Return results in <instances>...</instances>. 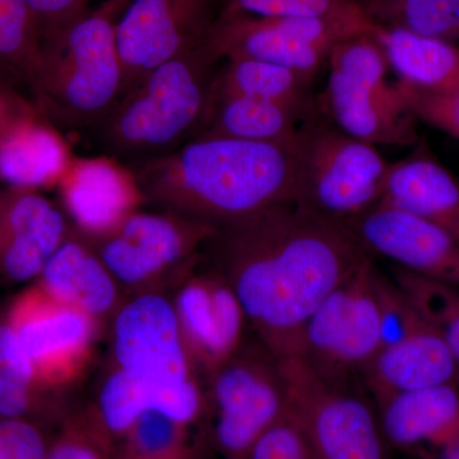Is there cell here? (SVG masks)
<instances>
[{
  "label": "cell",
  "instance_id": "1",
  "mask_svg": "<svg viewBox=\"0 0 459 459\" xmlns=\"http://www.w3.org/2000/svg\"><path fill=\"white\" fill-rule=\"evenodd\" d=\"M259 342L294 358L301 332L337 286L374 256L349 228L281 204L228 223L204 244Z\"/></svg>",
  "mask_w": 459,
  "mask_h": 459
},
{
  "label": "cell",
  "instance_id": "2",
  "mask_svg": "<svg viewBox=\"0 0 459 459\" xmlns=\"http://www.w3.org/2000/svg\"><path fill=\"white\" fill-rule=\"evenodd\" d=\"M291 147L195 138L133 172L146 201L219 229L292 204Z\"/></svg>",
  "mask_w": 459,
  "mask_h": 459
},
{
  "label": "cell",
  "instance_id": "3",
  "mask_svg": "<svg viewBox=\"0 0 459 459\" xmlns=\"http://www.w3.org/2000/svg\"><path fill=\"white\" fill-rule=\"evenodd\" d=\"M222 62L207 40L148 72L98 126L102 146L142 162L192 141Z\"/></svg>",
  "mask_w": 459,
  "mask_h": 459
},
{
  "label": "cell",
  "instance_id": "4",
  "mask_svg": "<svg viewBox=\"0 0 459 459\" xmlns=\"http://www.w3.org/2000/svg\"><path fill=\"white\" fill-rule=\"evenodd\" d=\"M113 0L81 14L39 48L30 77L51 117L68 128L98 126L126 92Z\"/></svg>",
  "mask_w": 459,
  "mask_h": 459
},
{
  "label": "cell",
  "instance_id": "5",
  "mask_svg": "<svg viewBox=\"0 0 459 459\" xmlns=\"http://www.w3.org/2000/svg\"><path fill=\"white\" fill-rule=\"evenodd\" d=\"M292 152V204L349 225L379 204L389 164L374 144L353 137L320 110L299 124Z\"/></svg>",
  "mask_w": 459,
  "mask_h": 459
},
{
  "label": "cell",
  "instance_id": "6",
  "mask_svg": "<svg viewBox=\"0 0 459 459\" xmlns=\"http://www.w3.org/2000/svg\"><path fill=\"white\" fill-rule=\"evenodd\" d=\"M327 65V89L316 104L341 129L370 144L418 143L416 117L386 81L388 62L371 33L338 42Z\"/></svg>",
  "mask_w": 459,
  "mask_h": 459
},
{
  "label": "cell",
  "instance_id": "7",
  "mask_svg": "<svg viewBox=\"0 0 459 459\" xmlns=\"http://www.w3.org/2000/svg\"><path fill=\"white\" fill-rule=\"evenodd\" d=\"M376 256L323 300L301 332L294 358L318 376L355 385L380 351Z\"/></svg>",
  "mask_w": 459,
  "mask_h": 459
},
{
  "label": "cell",
  "instance_id": "8",
  "mask_svg": "<svg viewBox=\"0 0 459 459\" xmlns=\"http://www.w3.org/2000/svg\"><path fill=\"white\" fill-rule=\"evenodd\" d=\"M208 380L214 446L225 459H247L289 409L282 361L259 341L244 342Z\"/></svg>",
  "mask_w": 459,
  "mask_h": 459
},
{
  "label": "cell",
  "instance_id": "9",
  "mask_svg": "<svg viewBox=\"0 0 459 459\" xmlns=\"http://www.w3.org/2000/svg\"><path fill=\"white\" fill-rule=\"evenodd\" d=\"M281 361L289 410L316 459H388L377 410L355 385L329 382L296 358Z\"/></svg>",
  "mask_w": 459,
  "mask_h": 459
},
{
  "label": "cell",
  "instance_id": "10",
  "mask_svg": "<svg viewBox=\"0 0 459 459\" xmlns=\"http://www.w3.org/2000/svg\"><path fill=\"white\" fill-rule=\"evenodd\" d=\"M373 21L323 18L256 17L222 12L208 42L225 59H252L290 69L307 82L327 65L338 42L371 33Z\"/></svg>",
  "mask_w": 459,
  "mask_h": 459
},
{
  "label": "cell",
  "instance_id": "11",
  "mask_svg": "<svg viewBox=\"0 0 459 459\" xmlns=\"http://www.w3.org/2000/svg\"><path fill=\"white\" fill-rule=\"evenodd\" d=\"M3 316L45 389L59 394L82 376L98 336V319L60 303L36 283L18 294Z\"/></svg>",
  "mask_w": 459,
  "mask_h": 459
},
{
  "label": "cell",
  "instance_id": "12",
  "mask_svg": "<svg viewBox=\"0 0 459 459\" xmlns=\"http://www.w3.org/2000/svg\"><path fill=\"white\" fill-rule=\"evenodd\" d=\"M216 230L169 211H137L110 234L89 241L119 285L142 287L195 264L199 247Z\"/></svg>",
  "mask_w": 459,
  "mask_h": 459
},
{
  "label": "cell",
  "instance_id": "13",
  "mask_svg": "<svg viewBox=\"0 0 459 459\" xmlns=\"http://www.w3.org/2000/svg\"><path fill=\"white\" fill-rule=\"evenodd\" d=\"M113 350L117 368L143 382L168 388L199 385L174 301L165 296L146 292L117 310Z\"/></svg>",
  "mask_w": 459,
  "mask_h": 459
},
{
  "label": "cell",
  "instance_id": "14",
  "mask_svg": "<svg viewBox=\"0 0 459 459\" xmlns=\"http://www.w3.org/2000/svg\"><path fill=\"white\" fill-rule=\"evenodd\" d=\"M212 0H131L117 18L126 92L143 75L208 40ZM124 92V93H126Z\"/></svg>",
  "mask_w": 459,
  "mask_h": 459
},
{
  "label": "cell",
  "instance_id": "15",
  "mask_svg": "<svg viewBox=\"0 0 459 459\" xmlns=\"http://www.w3.org/2000/svg\"><path fill=\"white\" fill-rule=\"evenodd\" d=\"M373 255L428 279L459 286V240L446 229L377 205L346 225Z\"/></svg>",
  "mask_w": 459,
  "mask_h": 459
},
{
  "label": "cell",
  "instance_id": "16",
  "mask_svg": "<svg viewBox=\"0 0 459 459\" xmlns=\"http://www.w3.org/2000/svg\"><path fill=\"white\" fill-rule=\"evenodd\" d=\"M174 305L186 349L207 377L244 343L246 313L234 290L216 272L184 281Z\"/></svg>",
  "mask_w": 459,
  "mask_h": 459
},
{
  "label": "cell",
  "instance_id": "17",
  "mask_svg": "<svg viewBox=\"0 0 459 459\" xmlns=\"http://www.w3.org/2000/svg\"><path fill=\"white\" fill-rule=\"evenodd\" d=\"M57 186L66 212L90 240L110 234L146 201L134 172L107 156L72 159Z\"/></svg>",
  "mask_w": 459,
  "mask_h": 459
},
{
  "label": "cell",
  "instance_id": "18",
  "mask_svg": "<svg viewBox=\"0 0 459 459\" xmlns=\"http://www.w3.org/2000/svg\"><path fill=\"white\" fill-rule=\"evenodd\" d=\"M66 237L56 205L33 190L16 189L0 201V276L17 283L38 280Z\"/></svg>",
  "mask_w": 459,
  "mask_h": 459
},
{
  "label": "cell",
  "instance_id": "19",
  "mask_svg": "<svg viewBox=\"0 0 459 459\" xmlns=\"http://www.w3.org/2000/svg\"><path fill=\"white\" fill-rule=\"evenodd\" d=\"M207 411V398L201 385L168 388L151 385L114 369L100 389L93 416L111 439H122L133 425L155 412L192 427Z\"/></svg>",
  "mask_w": 459,
  "mask_h": 459
},
{
  "label": "cell",
  "instance_id": "20",
  "mask_svg": "<svg viewBox=\"0 0 459 459\" xmlns=\"http://www.w3.org/2000/svg\"><path fill=\"white\" fill-rule=\"evenodd\" d=\"M413 153L389 164L379 204L420 217L459 240V181L419 140Z\"/></svg>",
  "mask_w": 459,
  "mask_h": 459
},
{
  "label": "cell",
  "instance_id": "21",
  "mask_svg": "<svg viewBox=\"0 0 459 459\" xmlns=\"http://www.w3.org/2000/svg\"><path fill=\"white\" fill-rule=\"evenodd\" d=\"M362 383L377 403L391 395L429 386H459V364L427 323L402 342L380 350L364 371Z\"/></svg>",
  "mask_w": 459,
  "mask_h": 459
},
{
  "label": "cell",
  "instance_id": "22",
  "mask_svg": "<svg viewBox=\"0 0 459 459\" xmlns=\"http://www.w3.org/2000/svg\"><path fill=\"white\" fill-rule=\"evenodd\" d=\"M459 386H429L377 402L380 428L389 446L434 449L459 435Z\"/></svg>",
  "mask_w": 459,
  "mask_h": 459
},
{
  "label": "cell",
  "instance_id": "23",
  "mask_svg": "<svg viewBox=\"0 0 459 459\" xmlns=\"http://www.w3.org/2000/svg\"><path fill=\"white\" fill-rule=\"evenodd\" d=\"M36 285L60 303L99 322L117 304V285L89 240L66 237L51 255Z\"/></svg>",
  "mask_w": 459,
  "mask_h": 459
},
{
  "label": "cell",
  "instance_id": "24",
  "mask_svg": "<svg viewBox=\"0 0 459 459\" xmlns=\"http://www.w3.org/2000/svg\"><path fill=\"white\" fill-rule=\"evenodd\" d=\"M303 115L292 108L243 95L211 91L210 101L195 138H232L292 146Z\"/></svg>",
  "mask_w": 459,
  "mask_h": 459
},
{
  "label": "cell",
  "instance_id": "25",
  "mask_svg": "<svg viewBox=\"0 0 459 459\" xmlns=\"http://www.w3.org/2000/svg\"><path fill=\"white\" fill-rule=\"evenodd\" d=\"M401 82L429 91L459 87V47L403 29L377 25L371 32Z\"/></svg>",
  "mask_w": 459,
  "mask_h": 459
},
{
  "label": "cell",
  "instance_id": "26",
  "mask_svg": "<svg viewBox=\"0 0 459 459\" xmlns=\"http://www.w3.org/2000/svg\"><path fill=\"white\" fill-rule=\"evenodd\" d=\"M72 159L56 132L31 119L0 138V178L14 189L59 183Z\"/></svg>",
  "mask_w": 459,
  "mask_h": 459
},
{
  "label": "cell",
  "instance_id": "27",
  "mask_svg": "<svg viewBox=\"0 0 459 459\" xmlns=\"http://www.w3.org/2000/svg\"><path fill=\"white\" fill-rule=\"evenodd\" d=\"M312 83L283 66L252 59H225L214 75L212 92L267 100L305 117L316 104Z\"/></svg>",
  "mask_w": 459,
  "mask_h": 459
},
{
  "label": "cell",
  "instance_id": "28",
  "mask_svg": "<svg viewBox=\"0 0 459 459\" xmlns=\"http://www.w3.org/2000/svg\"><path fill=\"white\" fill-rule=\"evenodd\" d=\"M368 13L379 26L459 40V0H369Z\"/></svg>",
  "mask_w": 459,
  "mask_h": 459
},
{
  "label": "cell",
  "instance_id": "29",
  "mask_svg": "<svg viewBox=\"0 0 459 459\" xmlns=\"http://www.w3.org/2000/svg\"><path fill=\"white\" fill-rule=\"evenodd\" d=\"M392 279L406 292L420 316L442 337L459 364V286L395 267Z\"/></svg>",
  "mask_w": 459,
  "mask_h": 459
},
{
  "label": "cell",
  "instance_id": "30",
  "mask_svg": "<svg viewBox=\"0 0 459 459\" xmlns=\"http://www.w3.org/2000/svg\"><path fill=\"white\" fill-rule=\"evenodd\" d=\"M189 428L160 413H146L120 439L117 459H197Z\"/></svg>",
  "mask_w": 459,
  "mask_h": 459
},
{
  "label": "cell",
  "instance_id": "31",
  "mask_svg": "<svg viewBox=\"0 0 459 459\" xmlns=\"http://www.w3.org/2000/svg\"><path fill=\"white\" fill-rule=\"evenodd\" d=\"M369 0H229L223 12L256 17L323 18V20L371 21Z\"/></svg>",
  "mask_w": 459,
  "mask_h": 459
},
{
  "label": "cell",
  "instance_id": "32",
  "mask_svg": "<svg viewBox=\"0 0 459 459\" xmlns=\"http://www.w3.org/2000/svg\"><path fill=\"white\" fill-rule=\"evenodd\" d=\"M40 41L27 0H0V63L31 71Z\"/></svg>",
  "mask_w": 459,
  "mask_h": 459
},
{
  "label": "cell",
  "instance_id": "33",
  "mask_svg": "<svg viewBox=\"0 0 459 459\" xmlns=\"http://www.w3.org/2000/svg\"><path fill=\"white\" fill-rule=\"evenodd\" d=\"M376 292L379 313L380 350L406 340L427 325L415 305L394 279L377 270Z\"/></svg>",
  "mask_w": 459,
  "mask_h": 459
},
{
  "label": "cell",
  "instance_id": "34",
  "mask_svg": "<svg viewBox=\"0 0 459 459\" xmlns=\"http://www.w3.org/2000/svg\"><path fill=\"white\" fill-rule=\"evenodd\" d=\"M47 459H117V455L111 451V437L91 411L65 422Z\"/></svg>",
  "mask_w": 459,
  "mask_h": 459
},
{
  "label": "cell",
  "instance_id": "35",
  "mask_svg": "<svg viewBox=\"0 0 459 459\" xmlns=\"http://www.w3.org/2000/svg\"><path fill=\"white\" fill-rule=\"evenodd\" d=\"M404 104L422 122L459 140V87L446 91H429L395 83Z\"/></svg>",
  "mask_w": 459,
  "mask_h": 459
},
{
  "label": "cell",
  "instance_id": "36",
  "mask_svg": "<svg viewBox=\"0 0 459 459\" xmlns=\"http://www.w3.org/2000/svg\"><path fill=\"white\" fill-rule=\"evenodd\" d=\"M60 411L57 394L0 376V416L41 422Z\"/></svg>",
  "mask_w": 459,
  "mask_h": 459
},
{
  "label": "cell",
  "instance_id": "37",
  "mask_svg": "<svg viewBox=\"0 0 459 459\" xmlns=\"http://www.w3.org/2000/svg\"><path fill=\"white\" fill-rule=\"evenodd\" d=\"M247 459H316L303 428L287 409L285 415L253 446Z\"/></svg>",
  "mask_w": 459,
  "mask_h": 459
},
{
  "label": "cell",
  "instance_id": "38",
  "mask_svg": "<svg viewBox=\"0 0 459 459\" xmlns=\"http://www.w3.org/2000/svg\"><path fill=\"white\" fill-rule=\"evenodd\" d=\"M51 444L41 422L0 416V459H47Z\"/></svg>",
  "mask_w": 459,
  "mask_h": 459
},
{
  "label": "cell",
  "instance_id": "39",
  "mask_svg": "<svg viewBox=\"0 0 459 459\" xmlns=\"http://www.w3.org/2000/svg\"><path fill=\"white\" fill-rule=\"evenodd\" d=\"M0 376L48 391L41 385L31 361L18 341L16 332L4 316L0 318Z\"/></svg>",
  "mask_w": 459,
  "mask_h": 459
},
{
  "label": "cell",
  "instance_id": "40",
  "mask_svg": "<svg viewBox=\"0 0 459 459\" xmlns=\"http://www.w3.org/2000/svg\"><path fill=\"white\" fill-rule=\"evenodd\" d=\"M87 0H27L38 32L50 38L83 14Z\"/></svg>",
  "mask_w": 459,
  "mask_h": 459
},
{
  "label": "cell",
  "instance_id": "41",
  "mask_svg": "<svg viewBox=\"0 0 459 459\" xmlns=\"http://www.w3.org/2000/svg\"><path fill=\"white\" fill-rule=\"evenodd\" d=\"M26 119H29V117L18 111V108L12 105L11 100L0 93V138L4 137L14 126Z\"/></svg>",
  "mask_w": 459,
  "mask_h": 459
},
{
  "label": "cell",
  "instance_id": "42",
  "mask_svg": "<svg viewBox=\"0 0 459 459\" xmlns=\"http://www.w3.org/2000/svg\"><path fill=\"white\" fill-rule=\"evenodd\" d=\"M422 459H459V435L451 442L434 449H424Z\"/></svg>",
  "mask_w": 459,
  "mask_h": 459
}]
</instances>
